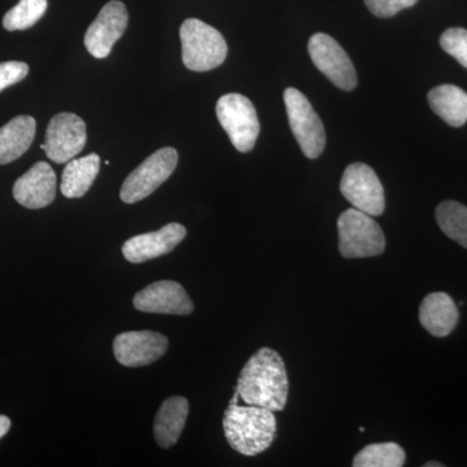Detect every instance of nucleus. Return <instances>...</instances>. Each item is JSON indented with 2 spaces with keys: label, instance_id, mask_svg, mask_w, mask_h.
Wrapping results in <instances>:
<instances>
[{
  "label": "nucleus",
  "instance_id": "4be33fe9",
  "mask_svg": "<svg viewBox=\"0 0 467 467\" xmlns=\"http://www.w3.org/2000/svg\"><path fill=\"white\" fill-rule=\"evenodd\" d=\"M405 451L396 442L370 444L359 451L353 460L355 467H401L404 466Z\"/></svg>",
  "mask_w": 467,
  "mask_h": 467
},
{
  "label": "nucleus",
  "instance_id": "a878e982",
  "mask_svg": "<svg viewBox=\"0 0 467 467\" xmlns=\"http://www.w3.org/2000/svg\"><path fill=\"white\" fill-rule=\"evenodd\" d=\"M29 75V67L21 61L0 63V92L9 86L18 84Z\"/></svg>",
  "mask_w": 467,
  "mask_h": 467
},
{
  "label": "nucleus",
  "instance_id": "a211bd4d",
  "mask_svg": "<svg viewBox=\"0 0 467 467\" xmlns=\"http://www.w3.org/2000/svg\"><path fill=\"white\" fill-rule=\"evenodd\" d=\"M36 131V119L30 116L15 117L0 128V165L21 158L32 146Z\"/></svg>",
  "mask_w": 467,
  "mask_h": 467
},
{
  "label": "nucleus",
  "instance_id": "dca6fc26",
  "mask_svg": "<svg viewBox=\"0 0 467 467\" xmlns=\"http://www.w3.org/2000/svg\"><path fill=\"white\" fill-rule=\"evenodd\" d=\"M456 303L444 292L427 295L420 306V322L436 337H448L459 324Z\"/></svg>",
  "mask_w": 467,
  "mask_h": 467
},
{
  "label": "nucleus",
  "instance_id": "bb28decb",
  "mask_svg": "<svg viewBox=\"0 0 467 467\" xmlns=\"http://www.w3.org/2000/svg\"><path fill=\"white\" fill-rule=\"evenodd\" d=\"M11 429V420L7 416L0 414V439L3 438Z\"/></svg>",
  "mask_w": 467,
  "mask_h": 467
},
{
  "label": "nucleus",
  "instance_id": "f257e3e1",
  "mask_svg": "<svg viewBox=\"0 0 467 467\" xmlns=\"http://www.w3.org/2000/svg\"><path fill=\"white\" fill-rule=\"evenodd\" d=\"M236 389L247 405L272 411L284 410L288 398V377L284 358L266 347L257 350L243 368Z\"/></svg>",
  "mask_w": 467,
  "mask_h": 467
},
{
  "label": "nucleus",
  "instance_id": "f3484780",
  "mask_svg": "<svg viewBox=\"0 0 467 467\" xmlns=\"http://www.w3.org/2000/svg\"><path fill=\"white\" fill-rule=\"evenodd\" d=\"M189 401L181 396H173L162 402L153 423V435L160 447H173L182 434L189 416Z\"/></svg>",
  "mask_w": 467,
  "mask_h": 467
},
{
  "label": "nucleus",
  "instance_id": "0eeeda50",
  "mask_svg": "<svg viewBox=\"0 0 467 467\" xmlns=\"http://www.w3.org/2000/svg\"><path fill=\"white\" fill-rule=\"evenodd\" d=\"M178 164V152L164 147L144 160L122 183L119 198L126 204H134L146 199L173 174Z\"/></svg>",
  "mask_w": 467,
  "mask_h": 467
},
{
  "label": "nucleus",
  "instance_id": "2eb2a0df",
  "mask_svg": "<svg viewBox=\"0 0 467 467\" xmlns=\"http://www.w3.org/2000/svg\"><path fill=\"white\" fill-rule=\"evenodd\" d=\"M57 196V174L50 164L36 162L14 186V198L18 204L29 209L50 205Z\"/></svg>",
  "mask_w": 467,
  "mask_h": 467
},
{
  "label": "nucleus",
  "instance_id": "cd10ccee",
  "mask_svg": "<svg viewBox=\"0 0 467 467\" xmlns=\"http://www.w3.org/2000/svg\"><path fill=\"white\" fill-rule=\"evenodd\" d=\"M423 466H425V467H442L444 465H442V463H441V462H427Z\"/></svg>",
  "mask_w": 467,
  "mask_h": 467
},
{
  "label": "nucleus",
  "instance_id": "aec40b11",
  "mask_svg": "<svg viewBox=\"0 0 467 467\" xmlns=\"http://www.w3.org/2000/svg\"><path fill=\"white\" fill-rule=\"evenodd\" d=\"M430 107L448 125L460 128L467 121V94L454 85H441L429 92Z\"/></svg>",
  "mask_w": 467,
  "mask_h": 467
},
{
  "label": "nucleus",
  "instance_id": "b1692460",
  "mask_svg": "<svg viewBox=\"0 0 467 467\" xmlns=\"http://www.w3.org/2000/svg\"><path fill=\"white\" fill-rule=\"evenodd\" d=\"M442 50L456 58L461 66L467 67V30L462 27H451L441 36Z\"/></svg>",
  "mask_w": 467,
  "mask_h": 467
},
{
  "label": "nucleus",
  "instance_id": "9b49d317",
  "mask_svg": "<svg viewBox=\"0 0 467 467\" xmlns=\"http://www.w3.org/2000/svg\"><path fill=\"white\" fill-rule=\"evenodd\" d=\"M128 23L129 14L124 3L110 0L101 8L99 15L86 32V48L92 57L106 58L115 43L124 36Z\"/></svg>",
  "mask_w": 467,
  "mask_h": 467
},
{
  "label": "nucleus",
  "instance_id": "f8f14e48",
  "mask_svg": "<svg viewBox=\"0 0 467 467\" xmlns=\"http://www.w3.org/2000/svg\"><path fill=\"white\" fill-rule=\"evenodd\" d=\"M168 350V337L156 331H126L113 342L117 361L126 368H142L158 361Z\"/></svg>",
  "mask_w": 467,
  "mask_h": 467
},
{
  "label": "nucleus",
  "instance_id": "423d86ee",
  "mask_svg": "<svg viewBox=\"0 0 467 467\" xmlns=\"http://www.w3.org/2000/svg\"><path fill=\"white\" fill-rule=\"evenodd\" d=\"M284 99L292 134L301 150L308 159H318L325 150L326 133L317 112L308 98L296 88H285Z\"/></svg>",
  "mask_w": 467,
  "mask_h": 467
},
{
  "label": "nucleus",
  "instance_id": "412c9836",
  "mask_svg": "<svg viewBox=\"0 0 467 467\" xmlns=\"http://www.w3.org/2000/svg\"><path fill=\"white\" fill-rule=\"evenodd\" d=\"M436 221L448 238L467 250V207L461 202H442L436 208Z\"/></svg>",
  "mask_w": 467,
  "mask_h": 467
},
{
  "label": "nucleus",
  "instance_id": "39448f33",
  "mask_svg": "<svg viewBox=\"0 0 467 467\" xmlns=\"http://www.w3.org/2000/svg\"><path fill=\"white\" fill-rule=\"evenodd\" d=\"M216 113L233 146L239 152H251L260 134L259 117L252 101L241 94H226L217 101Z\"/></svg>",
  "mask_w": 467,
  "mask_h": 467
},
{
  "label": "nucleus",
  "instance_id": "6e6552de",
  "mask_svg": "<svg viewBox=\"0 0 467 467\" xmlns=\"http://www.w3.org/2000/svg\"><path fill=\"white\" fill-rule=\"evenodd\" d=\"M309 57L322 75L331 84L344 91L355 90L358 86V73L355 66L342 46L333 36L317 33L310 36Z\"/></svg>",
  "mask_w": 467,
  "mask_h": 467
},
{
  "label": "nucleus",
  "instance_id": "5701e85b",
  "mask_svg": "<svg viewBox=\"0 0 467 467\" xmlns=\"http://www.w3.org/2000/svg\"><path fill=\"white\" fill-rule=\"evenodd\" d=\"M47 5V0H20L3 17V26L8 32L29 29L41 20Z\"/></svg>",
  "mask_w": 467,
  "mask_h": 467
},
{
  "label": "nucleus",
  "instance_id": "9d476101",
  "mask_svg": "<svg viewBox=\"0 0 467 467\" xmlns=\"http://www.w3.org/2000/svg\"><path fill=\"white\" fill-rule=\"evenodd\" d=\"M86 124L75 113H58L52 117L41 149L51 161L64 164L75 159L85 149Z\"/></svg>",
  "mask_w": 467,
  "mask_h": 467
},
{
  "label": "nucleus",
  "instance_id": "393cba45",
  "mask_svg": "<svg viewBox=\"0 0 467 467\" xmlns=\"http://www.w3.org/2000/svg\"><path fill=\"white\" fill-rule=\"evenodd\" d=\"M364 2L374 16L389 18L395 16L402 9L413 7L418 0H364Z\"/></svg>",
  "mask_w": 467,
  "mask_h": 467
},
{
  "label": "nucleus",
  "instance_id": "7ed1b4c3",
  "mask_svg": "<svg viewBox=\"0 0 467 467\" xmlns=\"http://www.w3.org/2000/svg\"><path fill=\"white\" fill-rule=\"evenodd\" d=\"M182 60L187 69L207 72L220 67L227 57V43L223 34L198 18L184 21L180 29Z\"/></svg>",
  "mask_w": 467,
  "mask_h": 467
},
{
  "label": "nucleus",
  "instance_id": "1a4fd4ad",
  "mask_svg": "<svg viewBox=\"0 0 467 467\" xmlns=\"http://www.w3.org/2000/svg\"><path fill=\"white\" fill-rule=\"evenodd\" d=\"M340 192L353 208L377 217L386 209L382 182L374 169L362 162L350 164L344 171Z\"/></svg>",
  "mask_w": 467,
  "mask_h": 467
},
{
  "label": "nucleus",
  "instance_id": "20e7f679",
  "mask_svg": "<svg viewBox=\"0 0 467 467\" xmlns=\"http://www.w3.org/2000/svg\"><path fill=\"white\" fill-rule=\"evenodd\" d=\"M339 252L346 259H365L382 254L386 238L370 214L356 208L347 209L337 220Z\"/></svg>",
  "mask_w": 467,
  "mask_h": 467
},
{
  "label": "nucleus",
  "instance_id": "ddd939ff",
  "mask_svg": "<svg viewBox=\"0 0 467 467\" xmlns=\"http://www.w3.org/2000/svg\"><path fill=\"white\" fill-rule=\"evenodd\" d=\"M135 309L156 315L187 316L193 312V303L186 290L174 281H160L147 285L133 299Z\"/></svg>",
  "mask_w": 467,
  "mask_h": 467
},
{
  "label": "nucleus",
  "instance_id": "6ab92c4d",
  "mask_svg": "<svg viewBox=\"0 0 467 467\" xmlns=\"http://www.w3.org/2000/svg\"><path fill=\"white\" fill-rule=\"evenodd\" d=\"M99 171L100 158L97 153L70 160L61 175V193L67 199L82 198L97 180Z\"/></svg>",
  "mask_w": 467,
  "mask_h": 467
},
{
  "label": "nucleus",
  "instance_id": "f03ea898",
  "mask_svg": "<svg viewBox=\"0 0 467 467\" xmlns=\"http://www.w3.org/2000/svg\"><path fill=\"white\" fill-rule=\"evenodd\" d=\"M223 431L234 451L257 456L273 444L276 432L275 413L256 405L230 402L223 417Z\"/></svg>",
  "mask_w": 467,
  "mask_h": 467
},
{
  "label": "nucleus",
  "instance_id": "4468645a",
  "mask_svg": "<svg viewBox=\"0 0 467 467\" xmlns=\"http://www.w3.org/2000/svg\"><path fill=\"white\" fill-rule=\"evenodd\" d=\"M186 227L171 223L158 232L133 236L122 245V254L129 263L142 264L171 254L186 238Z\"/></svg>",
  "mask_w": 467,
  "mask_h": 467
}]
</instances>
